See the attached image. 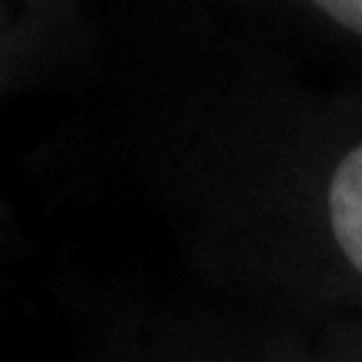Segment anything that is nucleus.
<instances>
[{
	"label": "nucleus",
	"instance_id": "1",
	"mask_svg": "<svg viewBox=\"0 0 362 362\" xmlns=\"http://www.w3.org/2000/svg\"><path fill=\"white\" fill-rule=\"evenodd\" d=\"M329 225L336 245L362 272V144L339 161L329 185Z\"/></svg>",
	"mask_w": 362,
	"mask_h": 362
},
{
	"label": "nucleus",
	"instance_id": "2",
	"mask_svg": "<svg viewBox=\"0 0 362 362\" xmlns=\"http://www.w3.org/2000/svg\"><path fill=\"white\" fill-rule=\"evenodd\" d=\"M319 11H325L336 24L362 34V0H312Z\"/></svg>",
	"mask_w": 362,
	"mask_h": 362
}]
</instances>
